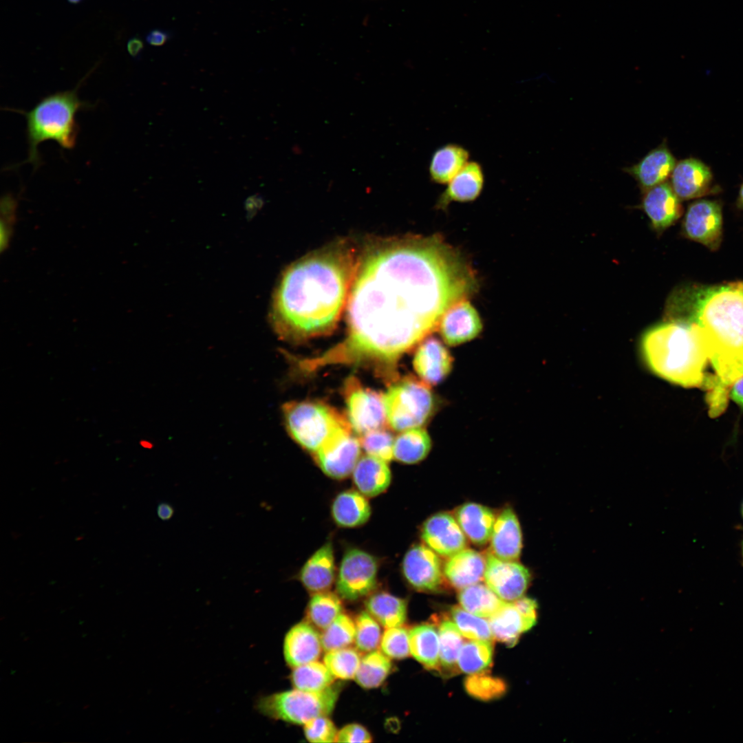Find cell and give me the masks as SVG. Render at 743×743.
I'll return each instance as SVG.
<instances>
[{"label": "cell", "mask_w": 743, "mask_h": 743, "mask_svg": "<svg viewBox=\"0 0 743 743\" xmlns=\"http://www.w3.org/2000/svg\"><path fill=\"white\" fill-rule=\"evenodd\" d=\"M477 286L467 260L440 235L372 243L358 259L347 299V336L306 367L369 363L394 377L400 356Z\"/></svg>", "instance_id": "1"}, {"label": "cell", "mask_w": 743, "mask_h": 743, "mask_svg": "<svg viewBox=\"0 0 743 743\" xmlns=\"http://www.w3.org/2000/svg\"><path fill=\"white\" fill-rule=\"evenodd\" d=\"M345 241L318 249L289 266L272 300L270 322L279 337L298 343L334 330L347 303L357 267Z\"/></svg>", "instance_id": "2"}, {"label": "cell", "mask_w": 743, "mask_h": 743, "mask_svg": "<svg viewBox=\"0 0 743 743\" xmlns=\"http://www.w3.org/2000/svg\"><path fill=\"white\" fill-rule=\"evenodd\" d=\"M682 318L702 336L716 376L732 385L743 376V282L686 292Z\"/></svg>", "instance_id": "3"}, {"label": "cell", "mask_w": 743, "mask_h": 743, "mask_svg": "<svg viewBox=\"0 0 743 743\" xmlns=\"http://www.w3.org/2000/svg\"><path fill=\"white\" fill-rule=\"evenodd\" d=\"M641 349L646 363L662 378L685 387L703 385L708 356L694 323L673 319L653 326L644 333Z\"/></svg>", "instance_id": "4"}, {"label": "cell", "mask_w": 743, "mask_h": 743, "mask_svg": "<svg viewBox=\"0 0 743 743\" xmlns=\"http://www.w3.org/2000/svg\"><path fill=\"white\" fill-rule=\"evenodd\" d=\"M91 106L78 96V87L54 93L43 98L30 111H21L26 119L28 158L36 170L42 164L39 146L47 140L55 141L63 149H72L76 142L79 126L76 114Z\"/></svg>", "instance_id": "5"}, {"label": "cell", "mask_w": 743, "mask_h": 743, "mask_svg": "<svg viewBox=\"0 0 743 743\" xmlns=\"http://www.w3.org/2000/svg\"><path fill=\"white\" fill-rule=\"evenodd\" d=\"M282 412L292 439L313 453L341 430L352 428L348 420L321 402H288L282 406Z\"/></svg>", "instance_id": "6"}, {"label": "cell", "mask_w": 743, "mask_h": 743, "mask_svg": "<svg viewBox=\"0 0 743 743\" xmlns=\"http://www.w3.org/2000/svg\"><path fill=\"white\" fill-rule=\"evenodd\" d=\"M339 692L336 685L318 692L297 689L281 691L258 697L255 709L270 719L304 724L316 717L327 716L335 707Z\"/></svg>", "instance_id": "7"}, {"label": "cell", "mask_w": 743, "mask_h": 743, "mask_svg": "<svg viewBox=\"0 0 743 743\" xmlns=\"http://www.w3.org/2000/svg\"><path fill=\"white\" fill-rule=\"evenodd\" d=\"M383 400L387 424L398 431L420 427L427 422L435 408V398L429 385L411 376L390 386Z\"/></svg>", "instance_id": "8"}, {"label": "cell", "mask_w": 743, "mask_h": 743, "mask_svg": "<svg viewBox=\"0 0 743 743\" xmlns=\"http://www.w3.org/2000/svg\"><path fill=\"white\" fill-rule=\"evenodd\" d=\"M343 394L347 406V420L352 429L359 435L384 429L387 424L383 396L365 388L354 376L345 381Z\"/></svg>", "instance_id": "9"}, {"label": "cell", "mask_w": 743, "mask_h": 743, "mask_svg": "<svg viewBox=\"0 0 743 743\" xmlns=\"http://www.w3.org/2000/svg\"><path fill=\"white\" fill-rule=\"evenodd\" d=\"M378 563L375 557L360 549L344 554L339 568L336 590L341 598L356 601L370 594L376 585Z\"/></svg>", "instance_id": "10"}, {"label": "cell", "mask_w": 743, "mask_h": 743, "mask_svg": "<svg viewBox=\"0 0 743 743\" xmlns=\"http://www.w3.org/2000/svg\"><path fill=\"white\" fill-rule=\"evenodd\" d=\"M351 429L341 430L314 453L319 466L330 477H346L359 460L361 444L360 440L352 435Z\"/></svg>", "instance_id": "11"}, {"label": "cell", "mask_w": 743, "mask_h": 743, "mask_svg": "<svg viewBox=\"0 0 743 743\" xmlns=\"http://www.w3.org/2000/svg\"><path fill=\"white\" fill-rule=\"evenodd\" d=\"M530 578L529 570L521 563L499 559L491 552L486 554L484 580L502 600L515 601L521 598Z\"/></svg>", "instance_id": "12"}, {"label": "cell", "mask_w": 743, "mask_h": 743, "mask_svg": "<svg viewBox=\"0 0 743 743\" xmlns=\"http://www.w3.org/2000/svg\"><path fill=\"white\" fill-rule=\"evenodd\" d=\"M402 568L407 582L418 591L435 592L443 583V566L438 554L425 544H416L408 550Z\"/></svg>", "instance_id": "13"}, {"label": "cell", "mask_w": 743, "mask_h": 743, "mask_svg": "<svg viewBox=\"0 0 743 743\" xmlns=\"http://www.w3.org/2000/svg\"><path fill=\"white\" fill-rule=\"evenodd\" d=\"M683 228L691 239L711 250L721 242L722 215L720 205L711 200H701L691 204L685 214Z\"/></svg>", "instance_id": "14"}, {"label": "cell", "mask_w": 743, "mask_h": 743, "mask_svg": "<svg viewBox=\"0 0 743 743\" xmlns=\"http://www.w3.org/2000/svg\"><path fill=\"white\" fill-rule=\"evenodd\" d=\"M421 537L425 545L444 557L466 548V537L455 517L445 512L434 514L424 521Z\"/></svg>", "instance_id": "15"}, {"label": "cell", "mask_w": 743, "mask_h": 743, "mask_svg": "<svg viewBox=\"0 0 743 743\" xmlns=\"http://www.w3.org/2000/svg\"><path fill=\"white\" fill-rule=\"evenodd\" d=\"M438 327L444 342L455 346L475 338L482 330V323L475 308L464 299L444 312Z\"/></svg>", "instance_id": "16"}, {"label": "cell", "mask_w": 743, "mask_h": 743, "mask_svg": "<svg viewBox=\"0 0 743 743\" xmlns=\"http://www.w3.org/2000/svg\"><path fill=\"white\" fill-rule=\"evenodd\" d=\"M453 358L448 349L434 337L423 341L418 346L413 358L415 371L422 381L435 385L449 374Z\"/></svg>", "instance_id": "17"}, {"label": "cell", "mask_w": 743, "mask_h": 743, "mask_svg": "<svg viewBox=\"0 0 743 743\" xmlns=\"http://www.w3.org/2000/svg\"><path fill=\"white\" fill-rule=\"evenodd\" d=\"M310 622H300L292 627L283 641L286 663L294 668L317 660L323 649L321 637Z\"/></svg>", "instance_id": "18"}, {"label": "cell", "mask_w": 743, "mask_h": 743, "mask_svg": "<svg viewBox=\"0 0 743 743\" xmlns=\"http://www.w3.org/2000/svg\"><path fill=\"white\" fill-rule=\"evenodd\" d=\"M676 164L674 155L666 144L663 143L624 171L635 179L645 193L665 182L671 174Z\"/></svg>", "instance_id": "19"}, {"label": "cell", "mask_w": 743, "mask_h": 743, "mask_svg": "<svg viewBox=\"0 0 743 743\" xmlns=\"http://www.w3.org/2000/svg\"><path fill=\"white\" fill-rule=\"evenodd\" d=\"M642 206L657 230L671 226L682 214L680 198L665 182L645 192Z\"/></svg>", "instance_id": "20"}, {"label": "cell", "mask_w": 743, "mask_h": 743, "mask_svg": "<svg viewBox=\"0 0 743 743\" xmlns=\"http://www.w3.org/2000/svg\"><path fill=\"white\" fill-rule=\"evenodd\" d=\"M671 187L681 200L704 195L712 180L709 168L699 160L687 158L679 161L671 174Z\"/></svg>", "instance_id": "21"}, {"label": "cell", "mask_w": 743, "mask_h": 743, "mask_svg": "<svg viewBox=\"0 0 743 743\" xmlns=\"http://www.w3.org/2000/svg\"><path fill=\"white\" fill-rule=\"evenodd\" d=\"M484 173L476 161H469L446 184V188L437 202L440 208H445L451 202H467L477 199L484 188Z\"/></svg>", "instance_id": "22"}, {"label": "cell", "mask_w": 743, "mask_h": 743, "mask_svg": "<svg viewBox=\"0 0 743 743\" xmlns=\"http://www.w3.org/2000/svg\"><path fill=\"white\" fill-rule=\"evenodd\" d=\"M491 551L499 559L516 561L522 548L521 530L510 508H504L495 519L491 537Z\"/></svg>", "instance_id": "23"}, {"label": "cell", "mask_w": 743, "mask_h": 743, "mask_svg": "<svg viewBox=\"0 0 743 743\" xmlns=\"http://www.w3.org/2000/svg\"><path fill=\"white\" fill-rule=\"evenodd\" d=\"M486 557L466 548L448 557L443 572L454 588L461 590L484 579Z\"/></svg>", "instance_id": "24"}, {"label": "cell", "mask_w": 743, "mask_h": 743, "mask_svg": "<svg viewBox=\"0 0 743 743\" xmlns=\"http://www.w3.org/2000/svg\"><path fill=\"white\" fill-rule=\"evenodd\" d=\"M333 548L327 542L317 550L301 568L299 578L303 586L315 594L327 591L334 581Z\"/></svg>", "instance_id": "25"}, {"label": "cell", "mask_w": 743, "mask_h": 743, "mask_svg": "<svg viewBox=\"0 0 743 743\" xmlns=\"http://www.w3.org/2000/svg\"><path fill=\"white\" fill-rule=\"evenodd\" d=\"M455 517L466 538L473 543L483 546L491 539L496 518L489 508L467 502L456 509Z\"/></svg>", "instance_id": "26"}, {"label": "cell", "mask_w": 743, "mask_h": 743, "mask_svg": "<svg viewBox=\"0 0 743 743\" xmlns=\"http://www.w3.org/2000/svg\"><path fill=\"white\" fill-rule=\"evenodd\" d=\"M387 462L367 455L358 460L353 470V480L360 493L374 497L382 493L391 482Z\"/></svg>", "instance_id": "27"}, {"label": "cell", "mask_w": 743, "mask_h": 743, "mask_svg": "<svg viewBox=\"0 0 743 743\" xmlns=\"http://www.w3.org/2000/svg\"><path fill=\"white\" fill-rule=\"evenodd\" d=\"M470 153L463 146L449 143L437 149L429 166L432 182L446 184L469 161Z\"/></svg>", "instance_id": "28"}, {"label": "cell", "mask_w": 743, "mask_h": 743, "mask_svg": "<svg viewBox=\"0 0 743 743\" xmlns=\"http://www.w3.org/2000/svg\"><path fill=\"white\" fill-rule=\"evenodd\" d=\"M489 624L493 638L508 647L514 646L520 635L535 625L522 615L513 602H506L489 618Z\"/></svg>", "instance_id": "29"}, {"label": "cell", "mask_w": 743, "mask_h": 743, "mask_svg": "<svg viewBox=\"0 0 743 743\" xmlns=\"http://www.w3.org/2000/svg\"><path fill=\"white\" fill-rule=\"evenodd\" d=\"M371 508L367 499L357 491H345L339 493L332 505V515L341 527L353 528L365 523L369 518Z\"/></svg>", "instance_id": "30"}, {"label": "cell", "mask_w": 743, "mask_h": 743, "mask_svg": "<svg viewBox=\"0 0 743 743\" xmlns=\"http://www.w3.org/2000/svg\"><path fill=\"white\" fill-rule=\"evenodd\" d=\"M410 653L429 670L438 671L440 641L433 626L422 624L409 631Z\"/></svg>", "instance_id": "31"}, {"label": "cell", "mask_w": 743, "mask_h": 743, "mask_svg": "<svg viewBox=\"0 0 743 743\" xmlns=\"http://www.w3.org/2000/svg\"><path fill=\"white\" fill-rule=\"evenodd\" d=\"M367 611L384 627L402 626L406 621L407 601L386 592L371 595L365 601Z\"/></svg>", "instance_id": "32"}, {"label": "cell", "mask_w": 743, "mask_h": 743, "mask_svg": "<svg viewBox=\"0 0 743 743\" xmlns=\"http://www.w3.org/2000/svg\"><path fill=\"white\" fill-rule=\"evenodd\" d=\"M458 601L465 610L482 618H490L506 603L486 584L477 583L460 590Z\"/></svg>", "instance_id": "33"}, {"label": "cell", "mask_w": 743, "mask_h": 743, "mask_svg": "<svg viewBox=\"0 0 743 743\" xmlns=\"http://www.w3.org/2000/svg\"><path fill=\"white\" fill-rule=\"evenodd\" d=\"M431 446L427 432L420 427L403 431L394 440V457L406 464L422 460Z\"/></svg>", "instance_id": "34"}, {"label": "cell", "mask_w": 743, "mask_h": 743, "mask_svg": "<svg viewBox=\"0 0 743 743\" xmlns=\"http://www.w3.org/2000/svg\"><path fill=\"white\" fill-rule=\"evenodd\" d=\"M440 654L438 671L452 676L458 671V658L463 646L462 634L455 623L442 621L438 629Z\"/></svg>", "instance_id": "35"}, {"label": "cell", "mask_w": 743, "mask_h": 743, "mask_svg": "<svg viewBox=\"0 0 743 743\" xmlns=\"http://www.w3.org/2000/svg\"><path fill=\"white\" fill-rule=\"evenodd\" d=\"M341 596L330 591L314 594L306 612L308 622L322 631L342 613Z\"/></svg>", "instance_id": "36"}, {"label": "cell", "mask_w": 743, "mask_h": 743, "mask_svg": "<svg viewBox=\"0 0 743 743\" xmlns=\"http://www.w3.org/2000/svg\"><path fill=\"white\" fill-rule=\"evenodd\" d=\"M334 677L326 665L317 660L293 668L290 675L293 687L299 690L318 692L331 685Z\"/></svg>", "instance_id": "37"}, {"label": "cell", "mask_w": 743, "mask_h": 743, "mask_svg": "<svg viewBox=\"0 0 743 743\" xmlns=\"http://www.w3.org/2000/svg\"><path fill=\"white\" fill-rule=\"evenodd\" d=\"M391 667L390 658L383 652L374 650L361 658L354 679L363 688H376L385 681Z\"/></svg>", "instance_id": "38"}, {"label": "cell", "mask_w": 743, "mask_h": 743, "mask_svg": "<svg viewBox=\"0 0 743 743\" xmlns=\"http://www.w3.org/2000/svg\"><path fill=\"white\" fill-rule=\"evenodd\" d=\"M493 652L492 641L469 640L461 649L457 667L469 674L482 672L491 665Z\"/></svg>", "instance_id": "39"}, {"label": "cell", "mask_w": 743, "mask_h": 743, "mask_svg": "<svg viewBox=\"0 0 743 743\" xmlns=\"http://www.w3.org/2000/svg\"><path fill=\"white\" fill-rule=\"evenodd\" d=\"M356 623L351 616L345 613L337 618L321 634L323 650H332L349 647L354 642Z\"/></svg>", "instance_id": "40"}, {"label": "cell", "mask_w": 743, "mask_h": 743, "mask_svg": "<svg viewBox=\"0 0 743 743\" xmlns=\"http://www.w3.org/2000/svg\"><path fill=\"white\" fill-rule=\"evenodd\" d=\"M464 686L470 696L483 701L499 698L507 689L506 684L502 678L483 671L469 675L465 678Z\"/></svg>", "instance_id": "41"}, {"label": "cell", "mask_w": 743, "mask_h": 743, "mask_svg": "<svg viewBox=\"0 0 743 743\" xmlns=\"http://www.w3.org/2000/svg\"><path fill=\"white\" fill-rule=\"evenodd\" d=\"M360 660L358 650L347 647L327 652L323 663L335 678L349 680L354 678Z\"/></svg>", "instance_id": "42"}, {"label": "cell", "mask_w": 743, "mask_h": 743, "mask_svg": "<svg viewBox=\"0 0 743 743\" xmlns=\"http://www.w3.org/2000/svg\"><path fill=\"white\" fill-rule=\"evenodd\" d=\"M451 614L453 622L465 638L488 641L494 638L489 623L480 616L459 606L452 607Z\"/></svg>", "instance_id": "43"}, {"label": "cell", "mask_w": 743, "mask_h": 743, "mask_svg": "<svg viewBox=\"0 0 743 743\" xmlns=\"http://www.w3.org/2000/svg\"><path fill=\"white\" fill-rule=\"evenodd\" d=\"M355 645L362 652L376 650L381 640L379 623L368 612H360L356 619Z\"/></svg>", "instance_id": "44"}, {"label": "cell", "mask_w": 743, "mask_h": 743, "mask_svg": "<svg viewBox=\"0 0 743 743\" xmlns=\"http://www.w3.org/2000/svg\"><path fill=\"white\" fill-rule=\"evenodd\" d=\"M380 645L382 652L390 658L403 659L411 654L409 632L402 626L386 628Z\"/></svg>", "instance_id": "45"}, {"label": "cell", "mask_w": 743, "mask_h": 743, "mask_svg": "<svg viewBox=\"0 0 743 743\" xmlns=\"http://www.w3.org/2000/svg\"><path fill=\"white\" fill-rule=\"evenodd\" d=\"M360 442L368 455L387 462L394 457V438L384 429L372 431L363 435Z\"/></svg>", "instance_id": "46"}, {"label": "cell", "mask_w": 743, "mask_h": 743, "mask_svg": "<svg viewBox=\"0 0 743 743\" xmlns=\"http://www.w3.org/2000/svg\"><path fill=\"white\" fill-rule=\"evenodd\" d=\"M304 734L310 742H334L338 731L333 722L327 716L313 718L304 724Z\"/></svg>", "instance_id": "47"}, {"label": "cell", "mask_w": 743, "mask_h": 743, "mask_svg": "<svg viewBox=\"0 0 743 743\" xmlns=\"http://www.w3.org/2000/svg\"><path fill=\"white\" fill-rule=\"evenodd\" d=\"M708 402L711 416L719 415L724 409L727 402L728 392L726 387L716 376L707 379Z\"/></svg>", "instance_id": "48"}, {"label": "cell", "mask_w": 743, "mask_h": 743, "mask_svg": "<svg viewBox=\"0 0 743 743\" xmlns=\"http://www.w3.org/2000/svg\"><path fill=\"white\" fill-rule=\"evenodd\" d=\"M372 737L369 732L359 724H349L338 731L337 742H371Z\"/></svg>", "instance_id": "49"}, {"label": "cell", "mask_w": 743, "mask_h": 743, "mask_svg": "<svg viewBox=\"0 0 743 743\" xmlns=\"http://www.w3.org/2000/svg\"><path fill=\"white\" fill-rule=\"evenodd\" d=\"M513 603L522 615L534 625L537 623L538 604L529 597H521Z\"/></svg>", "instance_id": "50"}, {"label": "cell", "mask_w": 743, "mask_h": 743, "mask_svg": "<svg viewBox=\"0 0 743 743\" xmlns=\"http://www.w3.org/2000/svg\"><path fill=\"white\" fill-rule=\"evenodd\" d=\"M17 202L14 198L10 195H6L1 200V219L12 224L15 220Z\"/></svg>", "instance_id": "51"}, {"label": "cell", "mask_w": 743, "mask_h": 743, "mask_svg": "<svg viewBox=\"0 0 743 743\" xmlns=\"http://www.w3.org/2000/svg\"><path fill=\"white\" fill-rule=\"evenodd\" d=\"M146 41L153 46H161L169 39V34L162 30L154 29L146 36Z\"/></svg>", "instance_id": "52"}, {"label": "cell", "mask_w": 743, "mask_h": 743, "mask_svg": "<svg viewBox=\"0 0 743 743\" xmlns=\"http://www.w3.org/2000/svg\"><path fill=\"white\" fill-rule=\"evenodd\" d=\"M729 396L733 402L743 407V376L733 383Z\"/></svg>", "instance_id": "53"}, {"label": "cell", "mask_w": 743, "mask_h": 743, "mask_svg": "<svg viewBox=\"0 0 743 743\" xmlns=\"http://www.w3.org/2000/svg\"><path fill=\"white\" fill-rule=\"evenodd\" d=\"M143 48L144 43L142 40L137 36L130 38L127 41V52L130 56L133 58H137L142 52Z\"/></svg>", "instance_id": "54"}, {"label": "cell", "mask_w": 743, "mask_h": 743, "mask_svg": "<svg viewBox=\"0 0 743 743\" xmlns=\"http://www.w3.org/2000/svg\"><path fill=\"white\" fill-rule=\"evenodd\" d=\"M11 224L10 223L1 219V251L3 252L8 247L10 239L11 237Z\"/></svg>", "instance_id": "55"}, {"label": "cell", "mask_w": 743, "mask_h": 743, "mask_svg": "<svg viewBox=\"0 0 743 743\" xmlns=\"http://www.w3.org/2000/svg\"><path fill=\"white\" fill-rule=\"evenodd\" d=\"M158 517L162 521L171 519L175 513L174 508L167 502H160L156 509Z\"/></svg>", "instance_id": "56"}, {"label": "cell", "mask_w": 743, "mask_h": 743, "mask_svg": "<svg viewBox=\"0 0 743 743\" xmlns=\"http://www.w3.org/2000/svg\"><path fill=\"white\" fill-rule=\"evenodd\" d=\"M737 204H738V206L740 208L743 209V184H742V186L740 187V189L738 199H737Z\"/></svg>", "instance_id": "57"}, {"label": "cell", "mask_w": 743, "mask_h": 743, "mask_svg": "<svg viewBox=\"0 0 743 743\" xmlns=\"http://www.w3.org/2000/svg\"><path fill=\"white\" fill-rule=\"evenodd\" d=\"M67 1L69 3H72V4H78L80 2H81L83 0H67Z\"/></svg>", "instance_id": "58"}, {"label": "cell", "mask_w": 743, "mask_h": 743, "mask_svg": "<svg viewBox=\"0 0 743 743\" xmlns=\"http://www.w3.org/2000/svg\"><path fill=\"white\" fill-rule=\"evenodd\" d=\"M742 558H743V543H742Z\"/></svg>", "instance_id": "59"}, {"label": "cell", "mask_w": 743, "mask_h": 743, "mask_svg": "<svg viewBox=\"0 0 743 743\" xmlns=\"http://www.w3.org/2000/svg\"><path fill=\"white\" fill-rule=\"evenodd\" d=\"M742 515H743V505H742Z\"/></svg>", "instance_id": "60"}]
</instances>
